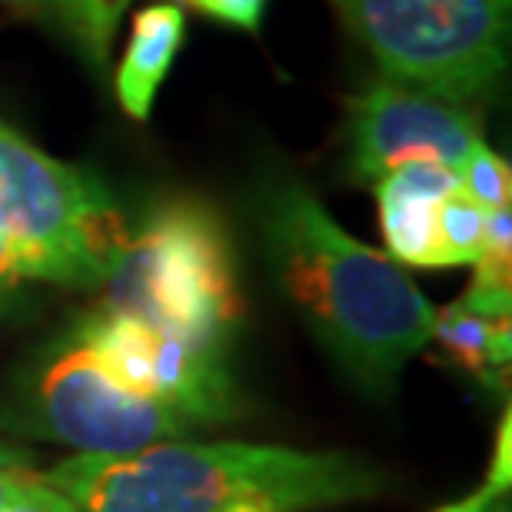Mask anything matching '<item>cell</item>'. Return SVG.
Instances as JSON below:
<instances>
[{"label":"cell","mask_w":512,"mask_h":512,"mask_svg":"<svg viewBox=\"0 0 512 512\" xmlns=\"http://www.w3.org/2000/svg\"><path fill=\"white\" fill-rule=\"evenodd\" d=\"M256 223L276 283L326 353L363 393H389L433 343L436 306L396 260L336 227L303 183H270Z\"/></svg>","instance_id":"obj_1"},{"label":"cell","mask_w":512,"mask_h":512,"mask_svg":"<svg viewBox=\"0 0 512 512\" xmlns=\"http://www.w3.org/2000/svg\"><path fill=\"white\" fill-rule=\"evenodd\" d=\"M40 479L80 512H300L380 489V473L356 456L250 443H160L130 456H77Z\"/></svg>","instance_id":"obj_2"},{"label":"cell","mask_w":512,"mask_h":512,"mask_svg":"<svg viewBox=\"0 0 512 512\" xmlns=\"http://www.w3.org/2000/svg\"><path fill=\"white\" fill-rule=\"evenodd\" d=\"M104 310L150 330L223 353L243 320L233 247L223 220L207 203H160L104 280Z\"/></svg>","instance_id":"obj_3"},{"label":"cell","mask_w":512,"mask_h":512,"mask_svg":"<svg viewBox=\"0 0 512 512\" xmlns=\"http://www.w3.org/2000/svg\"><path fill=\"white\" fill-rule=\"evenodd\" d=\"M0 237L20 276L100 286L130 233L94 173L47 157L0 124Z\"/></svg>","instance_id":"obj_4"},{"label":"cell","mask_w":512,"mask_h":512,"mask_svg":"<svg viewBox=\"0 0 512 512\" xmlns=\"http://www.w3.org/2000/svg\"><path fill=\"white\" fill-rule=\"evenodd\" d=\"M383 80L466 104L509 64L512 0H330Z\"/></svg>","instance_id":"obj_5"},{"label":"cell","mask_w":512,"mask_h":512,"mask_svg":"<svg viewBox=\"0 0 512 512\" xmlns=\"http://www.w3.org/2000/svg\"><path fill=\"white\" fill-rule=\"evenodd\" d=\"M34 413L40 436L84 456H130L190 429V419L173 406L110 380L77 336L40 373Z\"/></svg>","instance_id":"obj_6"},{"label":"cell","mask_w":512,"mask_h":512,"mask_svg":"<svg viewBox=\"0 0 512 512\" xmlns=\"http://www.w3.org/2000/svg\"><path fill=\"white\" fill-rule=\"evenodd\" d=\"M350 170L356 180H380L406 163H443L459 170L483 140L479 117L389 80H376L350 100Z\"/></svg>","instance_id":"obj_7"},{"label":"cell","mask_w":512,"mask_h":512,"mask_svg":"<svg viewBox=\"0 0 512 512\" xmlns=\"http://www.w3.org/2000/svg\"><path fill=\"white\" fill-rule=\"evenodd\" d=\"M459 190V170L443 163H406L376 180L389 253L406 266L436 270V207Z\"/></svg>","instance_id":"obj_8"},{"label":"cell","mask_w":512,"mask_h":512,"mask_svg":"<svg viewBox=\"0 0 512 512\" xmlns=\"http://www.w3.org/2000/svg\"><path fill=\"white\" fill-rule=\"evenodd\" d=\"M183 40L187 17L177 4H153L133 20L127 54L117 70V100L133 120H147L163 77L170 74Z\"/></svg>","instance_id":"obj_9"},{"label":"cell","mask_w":512,"mask_h":512,"mask_svg":"<svg viewBox=\"0 0 512 512\" xmlns=\"http://www.w3.org/2000/svg\"><path fill=\"white\" fill-rule=\"evenodd\" d=\"M74 336L104 366L110 380L137 396L157 399V330L130 320V316L100 310L87 323H80Z\"/></svg>","instance_id":"obj_10"},{"label":"cell","mask_w":512,"mask_h":512,"mask_svg":"<svg viewBox=\"0 0 512 512\" xmlns=\"http://www.w3.org/2000/svg\"><path fill=\"white\" fill-rule=\"evenodd\" d=\"M433 340H439L446 360L463 373L493 386L506 380L512 360L509 320H486V316H476L453 303L443 313H436Z\"/></svg>","instance_id":"obj_11"},{"label":"cell","mask_w":512,"mask_h":512,"mask_svg":"<svg viewBox=\"0 0 512 512\" xmlns=\"http://www.w3.org/2000/svg\"><path fill=\"white\" fill-rule=\"evenodd\" d=\"M476 276L463 293V300H456L463 310L486 316V320H509L512 310V213L493 210L486 213V233H483V250H479Z\"/></svg>","instance_id":"obj_12"},{"label":"cell","mask_w":512,"mask_h":512,"mask_svg":"<svg viewBox=\"0 0 512 512\" xmlns=\"http://www.w3.org/2000/svg\"><path fill=\"white\" fill-rule=\"evenodd\" d=\"M37 4H47L54 10V17L77 40V47L84 50L90 64L94 67L107 64L110 40L117 34L127 0H37Z\"/></svg>","instance_id":"obj_13"},{"label":"cell","mask_w":512,"mask_h":512,"mask_svg":"<svg viewBox=\"0 0 512 512\" xmlns=\"http://www.w3.org/2000/svg\"><path fill=\"white\" fill-rule=\"evenodd\" d=\"M486 210L463 190L449 193L436 207V256L439 266H473L483 250Z\"/></svg>","instance_id":"obj_14"},{"label":"cell","mask_w":512,"mask_h":512,"mask_svg":"<svg viewBox=\"0 0 512 512\" xmlns=\"http://www.w3.org/2000/svg\"><path fill=\"white\" fill-rule=\"evenodd\" d=\"M459 190L486 213L506 210L512 200V177L506 160H499L483 140L473 143V150L466 153L463 167H459Z\"/></svg>","instance_id":"obj_15"},{"label":"cell","mask_w":512,"mask_h":512,"mask_svg":"<svg viewBox=\"0 0 512 512\" xmlns=\"http://www.w3.org/2000/svg\"><path fill=\"white\" fill-rule=\"evenodd\" d=\"M0 512H80V509L60 489L47 486L40 476H27Z\"/></svg>","instance_id":"obj_16"},{"label":"cell","mask_w":512,"mask_h":512,"mask_svg":"<svg viewBox=\"0 0 512 512\" xmlns=\"http://www.w3.org/2000/svg\"><path fill=\"white\" fill-rule=\"evenodd\" d=\"M506 489H509V413L503 419V436H499V453H496L493 473H489V483L479 489L476 496H469L463 503L439 509V512H489V503H493L499 493H506Z\"/></svg>","instance_id":"obj_17"},{"label":"cell","mask_w":512,"mask_h":512,"mask_svg":"<svg viewBox=\"0 0 512 512\" xmlns=\"http://www.w3.org/2000/svg\"><path fill=\"white\" fill-rule=\"evenodd\" d=\"M266 4H270V0H210L207 14L223 20V24L243 27V30H250V34H256L263 24Z\"/></svg>","instance_id":"obj_18"},{"label":"cell","mask_w":512,"mask_h":512,"mask_svg":"<svg viewBox=\"0 0 512 512\" xmlns=\"http://www.w3.org/2000/svg\"><path fill=\"white\" fill-rule=\"evenodd\" d=\"M27 479V473H20V469H10V466H0V509L10 503V496L17 493L20 483Z\"/></svg>","instance_id":"obj_19"},{"label":"cell","mask_w":512,"mask_h":512,"mask_svg":"<svg viewBox=\"0 0 512 512\" xmlns=\"http://www.w3.org/2000/svg\"><path fill=\"white\" fill-rule=\"evenodd\" d=\"M17 280H20V273H17V263H14V253H10L7 240L0 237V290L10 283H17Z\"/></svg>","instance_id":"obj_20"},{"label":"cell","mask_w":512,"mask_h":512,"mask_svg":"<svg viewBox=\"0 0 512 512\" xmlns=\"http://www.w3.org/2000/svg\"><path fill=\"white\" fill-rule=\"evenodd\" d=\"M0 4L14 7V10H24V14H34V10L40 7V4H37V0H0Z\"/></svg>","instance_id":"obj_21"},{"label":"cell","mask_w":512,"mask_h":512,"mask_svg":"<svg viewBox=\"0 0 512 512\" xmlns=\"http://www.w3.org/2000/svg\"><path fill=\"white\" fill-rule=\"evenodd\" d=\"M187 4H193L197 10H203V14H207V7H210V0H187Z\"/></svg>","instance_id":"obj_22"},{"label":"cell","mask_w":512,"mask_h":512,"mask_svg":"<svg viewBox=\"0 0 512 512\" xmlns=\"http://www.w3.org/2000/svg\"><path fill=\"white\" fill-rule=\"evenodd\" d=\"M230 512H266L260 506H237V509H230Z\"/></svg>","instance_id":"obj_23"},{"label":"cell","mask_w":512,"mask_h":512,"mask_svg":"<svg viewBox=\"0 0 512 512\" xmlns=\"http://www.w3.org/2000/svg\"><path fill=\"white\" fill-rule=\"evenodd\" d=\"M127 4H130V0H127Z\"/></svg>","instance_id":"obj_24"}]
</instances>
